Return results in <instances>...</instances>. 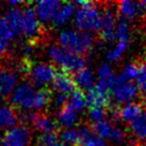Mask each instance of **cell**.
Masks as SVG:
<instances>
[{"label": "cell", "mask_w": 146, "mask_h": 146, "mask_svg": "<svg viewBox=\"0 0 146 146\" xmlns=\"http://www.w3.org/2000/svg\"><path fill=\"white\" fill-rule=\"evenodd\" d=\"M9 54V41L0 38V60L7 59Z\"/></svg>", "instance_id": "e575fe53"}, {"label": "cell", "mask_w": 146, "mask_h": 146, "mask_svg": "<svg viewBox=\"0 0 146 146\" xmlns=\"http://www.w3.org/2000/svg\"><path fill=\"white\" fill-rule=\"evenodd\" d=\"M69 104L73 106V108L77 112L82 111L85 107L88 106L86 102V96H85L84 92L80 89H76L73 93L69 96Z\"/></svg>", "instance_id": "484cf974"}, {"label": "cell", "mask_w": 146, "mask_h": 146, "mask_svg": "<svg viewBox=\"0 0 146 146\" xmlns=\"http://www.w3.org/2000/svg\"><path fill=\"white\" fill-rule=\"evenodd\" d=\"M90 127L92 128L94 133L97 134L99 138L104 139V140L107 138H110V134H111V131L113 128V126L111 125L108 121H105V119L91 123Z\"/></svg>", "instance_id": "d4e9b609"}, {"label": "cell", "mask_w": 146, "mask_h": 146, "mask_svg": "<svg viewBox=\"0 0 146 146\" xmlns=\"http://www.w3.org/2000/svg\"><path fill=\"white\" fill-rule=\"evenodd\" d=\"M61 141L70 146H78L81 142L80 132L77 129H66L59 134Z\"/></svg>", "instance_id": "f1b7e54d"}, {"label": "cell", "mask_w": 146, "mask_h": 146, "mask_svg": "<svg viewBox=\"0 0 146 146\" xmlns=\"http://www.w3.org/2000/svg\"><path fill=\"white\" fill-rule=\"evenodd\" d=\"M128 46H129V41H117L116 45L112 49H110L106 54L107 60H109L111 62H115L119 60Z\"/></svg>", "instance_id": "83f0119b"}, {"label": "cell", "mask_w": 146, "mask_h": 146, "mask_svg": "<svg viewBox=\"0 0 146 146\" xmlns=\"http://www.w3.org/2000/svg\"><path fill=\"white\" fill-rule=\"evenodd\" d=\"M79 116L78 112L73 108V106L69 104V102L62 107L61 109H59V123L60 125L66 128L74 127L78 123Z\"/></svg>", "instance_id": "2e32d148"}, {"label": "cell", "mask_w": 146, "mask_h": 146, "mask_svg": "<svg viewBox=\"0 0 146 146\" xmlns=\"http://www.w3.org/2000/svg\"><path fill=\"white\" fill-rule=\"evenodd\" d=\"M74 10H75V3L73 2H64L60 10L54 16L53 23L56 26H61L64 25L66 21H69V18L72 17L74 14Z\"/></svg>", "instance_id": "603a6c76"}, {"label": "cell", "mask_w": 146, "mask_h": 146, "mask_svg": "<svg viewBox=\"0 0 146 146\" xmlns=\"http://www.w3.org/2000/svg\"><path fill=\"white\" fill-rule=\"evenodd\" d=\"M48 54L52 62L60 65L61 69L68 70L73 74L85 68L86 65V60L84 57L69 52L58 45H52L49 47Z\"/></svg>", "instance_id": "7a4b0ae2"}, {"label": "cell", "mask_w": 146, "mask_h": 146, "mask_svg": "<svg viewBox=\"0 0 146 146\" xmlns=\"http://www.w3.org/2000/svg\"><path fill=\"white\" fill-rule=\"evenodd\" d=\"M28 123L34 127V129L42 133L59 132V122L45 112H33L28 114Z\"/></svg>", "instance_id": "9c48e42d"}, {"label": "cell", "mask_w": 146, "mask_h": 146, "mask_svg": "<svg viewBox=\"0 0 146 146\" xmlns=\"http://www.w3.org/2000/svg\"><path fill=\"white\" fill-rule=\"evenodd\" d=\"M95 3L89 8H79L76 12L75 24L83 32H102V16L95 8Z\"/></svg>", "instance_id": "3957f363"}, {"label": "cell", "mask_w": 146, "mask_h": 146, "mask_svg": "<svg viewBox=\"0 0 146 146\" xmlns=\"http://www.w3.org/2000/svg\"><path fill=\"white\" fill-rule=\"evenodd\" d=\"M111 96L119 104L131 102L137 97L139 93V88L133 81H130L122 75L116 77L111 88Z\"/></svg>", "instance_id": "5b68a950"}, {"label": "cell", "mask_w": 146, "mask_h": 146, "mask_svg": "<svg viewBox=\"0 0 146 146\" xmlns=\"http://www.w3.org/2000/svg\"><path fill=\"white\" fill-rule=\"evenodd\" d=\"M17 122H19V117L17 116L16 109L12 105L3 106L0 108V128L12 129Z\"/></svg>", "instance_id": "e0dca14e"}, {"label": "cell", "mask_w": 146, "mask_h": 146, "mask_svg": "<svg viewBox=\"0 0 146 146\" xmlns=\"http://www.w3.org/2000/svg\"><path fill=\"white\" fill-rule=\"evenodd\" d=\"M36 94L37 91L34 90L30 82L18 85L13 93L12 106L15 109L19 108L23 110H34Z\"/></svg>", "instance_id": "8992f818"}, {"label": "cell", "mask_w": 146, "mask_h": 146, "mask_svg": "<svg viewBox=\"0 0 146 146\" xmlns=\"http://www.w3.org/2000/svg\"><path fill=\"white\" fill-rule=\"evenodd\" d=\"M62 5H63V2H60L57 0H44V1L36 2L35 11H36L38 19L43 23H49L50 21H53L56 14Z\"/></svg>", "instance_id": "4fadbf2b"}, {"label": "cell", "mask_w": 146, "mask_h": 146, "mask_svg": "<svg viewBox=\"0 0 146 146\" xmlns=\"http://www.w3.org/2000/svg\"><path fill=\"white\" fill-rule=\"evenodd\" d=\"M86 102L90 109L109 110L111 107V92L95 86L88 92Z\"/></svg>", "instance_id": "30bf717a"}, {"label": "cell", "mask_w": 146, "mask_h": 146, "mask_svg": "<svg viewBox=\"0 0 146 146\" xmlns=\"http://www.w3.org/2000/svg\"><path fill=\"white\" fill-rule=\"evenodd\" d=\"M2 146H32V133L27 125H18L4 134Z\"/></svg>", "instance_id": "52a82bcc"}, {"label": "cell", "mask_w": 146, "mask_h": 146, "mask_svg": "<svg viewBox=\"0 0 146 146\" xmlns=\"http://www.w3.org/2000/svg\"><path fill=\"white\" fill-rule=\"evenodd\" d=\"M138 70H139V61L134 62V63H130V64H128L125 68H124L122 76L125 77L126 79L130 80V81H132V80H134L135 77H137Z\"/></svg>", "instance_id": "1f68e13d"}, {"label": "cell", "mask_w": 146, "mask_h": 146, "mask_svg": "<svg viewBox=\"0 0 146 146\" xmlns=\"http://www.w3.org/2000/svg\"><path fill=\"white\" fill-rule=\"evenodd\" d=\"M126 133L124 129L119 128V127H113L112 128V131H111V134H110V139L113 141V142L119 143L122 142L123 140L125 139Z\"/></svg>", "instance_id": "d6a6232c"}, {"label": "cell", "mask_w": 146, "mask_h": 146, "mask_svg": "<svg viewBox=\"0 0 146 146\" xmlns=\"http://www.w3.org/2000/svg\"><path fill=\"white\" fill-rule=\"evenodd\" d=\"M17 82L16 75L11 68L0 66V94L5 99L10 97Z\"/></svg>", "instance_id": "5bb4252c"}, {"label": "cell", "mask_w": 146, "mask_h": 146, "mask_svg": "<svg viewBox=\"0 0 146 146\" xmlns=\"http://www.w3.org/2000/svg\"><path fill=\"white\" fill-rule=\"evenodd\" d=\"M143 62H144V63L146 64V54H145V57H144V60H143Z\"/></svg>", "instance_id": "74e56055"}, {"label": "cell", "mask_w": 146, "mask_h": 146, "mask_svg": "<svg viewBox=\"0 0 146 146\" xmlns=\"http://www.w3.org/2000/svg\"><path fill=\"white\" fill-rule=\"evenodd\" d=\"M98 77L99 79L96 83V86L106 91H111V88L115 80V76L113 69L111 68L109 64L100 65V67L98 68Z\"/></svg>", "instance_id": "ac0fdd59"}, {"label": "cell", "mask_w": 146, "mask_h": 146, "mask_svg": "<svg viewBox=\"0 0 146 146\" xmlns=\"http://www.w3.org/2000/svg\"><path fill=\"white\" fill-rule=\"evenodd\" d=\"M56 75H57V70H56L54 64L38 63L35 65L33 64L27 79H29L35 85H46L50 82H53Z\"/></svg>", "instance_id": "ba28073f"}, {"label": "cell", "mask_w": 146, "mask_h": 146, "mask_svg": "<svg viewBox=\"0 0 146 146\" xmlns=\"http://www.w3.org/2000/svg\"><path fill=\"white\" fill-rule=\"evenodd\" d=\"M59 43L65 50L80 57H84L93 48L94 37L89 32L65 30L59 35Z\"/></svg>", "instance_id": "6da1fadb"}, {"label": "cell", "mask_w": 146, "mask_h": 146, "mask_svg": "<svg viewBox=\"0 0 146 146\" xmlns=\"http://www.w3.org/2000/svg\"><path fill=\"white\" fill-rule=\"evenodd\" d=\"M116 14L114 9L105 8L102 13V29L100 35L102 38L108 42L115 41V33H116V26H117Z\"/></svg>", "instance_id": "7c38bea8"}, {"label": "cell", "mask_w": 146, "mask_h": 146, "mask_svg": "<svg viewBox=\"0 0 146 146\" xmlns=\"http://www.w3.org/2000/svg\"><path fill=\"white\" fill-rule=\"evenodd\" d=\"M23 33L27 37L29 43L36 45L41 43L45 35V31L42 25L40 24V19L37 17L35 8H26L24 11V27Z\"/></svg>", "instance_id": "277c9868"}, {"label": "cell", "mask_w": 146, "mask_h": 146, "mask_svg": "<svg viewBox=\"0 0 146 146\" xmlns=\"http://www.w3.org/2000/svg\"><path fill=\"white\" fill-rule=\"evenodd\" d=\"M0 102H1V99H0Z\"/></svg>", "instance_id": "f35d334b"}, {"label": "cell", "mask_w": 146, "mask_h": 146, "mask_svg": "<svg viewBox=\"0 0 146 146\" xmlns=\"http://www.w3.org/2000/svg\"><path fill=\"white\" fill-rule=\"evenodd\" d=\"M134 81L139 90L142 91L143 93H146V64L143 61H139L138 75L134 79Z\"/></svg>", "instance_id": "f546056e"}, {"label": "cell", "mask_w": 146, "mask_h": 146, "mask_svg": "<svg viewBox=\"0 0 146 146\" xmlns=\"http://www.w3.org/2000/svg\"><path fill=\"white\" fill-rule=\"evenodd\" d=\"M74 78H75L77 88L82 90L83 92L84 91L89 92V91H91L92 89L95 88L94 86L93 73H92V70H90L86 67L74 74Z\"/></svg>", "instance_id": "7402d4cb"}, {"label": "cell", "mask_w": 146, "mask_h": 146, "mask_svg": "<svg viewBox=\"0 0 146 146\" xmlns=\"http://www.w3.org/2000/svg\"><path fill=\"white\" fill-rule=\"evenodd\" d=\"M117 12L128 19H133L135 16L142 14L145 9L143 8L141 2L134 3L132 1H121L117 3Z\"/></svg>", "instance_id": "d6986e66"}, {"label": "cell", "mask_w": 146, "mask_h": 146, "mask_svg": "<svg viewBox=\"0 0 146 146\" xmlns=\"http://www.w3.org/2000/svg\"><path fill=\"white\" fill-rule=\"evenodd\" d=\"M130 130L137 138L146 139V113H143L138 119L130 124Z\"/></svg>", "instance_id": "4316f807"}, {"label": "cell", "mask_w": 146, "mask_h": 146, "mask_svg": "<svg viewBox=\"0 0 146 146\" xmlns=\"http://www.w3.org/2000/svg\"><path fill=\"white\" fill-rule=\"evenodd\" d=\"M53 88L59 94H64L69 96L77 89L74 74L68 70L60 68V70L57 72V75L53 80Z\"/></svg>", "instance_id": "8fae6325"}, {"label": "cell", "mask_w": 146, "mask_h": 146, "mask_svg": "<svg viewBox=\"0 0 146 146\" xmlns=\"http://www.w3.org/2000/svg\"><path fill=\"white\" fill-rule=\"evenodd\" d=\"M143 107L142 104L139 102H130L121 108V119L131 124L135 119H138L143 114Z\"/></svg>", "instance_id": "44dd1931"}, {"label": "cell", "mask_w": 146, "mask_h": 146, "mask_svg": "<svg viewBox=\"0 0 146 146\" xmlns=\"http://www.w3.org/2000/svg\"><path fill=\"white\" fill-rule=\"evenodd\" d=\"M7 21L15 35L23 33L24 27V11L21 8L13 7L7 13Z\"/></svg>", "instance_id": "9a60e30c"}, {"label": "cell", "mask_w": 146, "mask_h": 146, "mask_svg": "<svg viewBox=\"0 0 146 146\" xmlns=\"http://www.w3.org/2000/svg\"><path fill=\"white\" fill-rule=\"evenodd\" d=\"M14 36H15V34L11 30L7 19L0 17V38H4V40L9 41V40H12Z\"/></svg>", "instance_id": "4dcf8cb0"}, {"label": "cell", "mask_w": 146, "mask_h": 146, "mask_svg": "<svg viewBox=\"0 0 146 146\" xmlns=\"http://www.w3.org/2000/svg\"><path fill=\"white\" fill-rule=\"evenodd\" d=\"M45 146H69L68 144H66V143H64L63 141H61V139H59L58 141H56V142L53 143H50V144H48V145H45Z\"/></svg>", "instance_id": "d590c367"}, {"label": "cell", "mask_w": 146, "mask_h": 146, "mask_svg": "<svg viewBox=\"0 0 146 146\" xmlns=\"http://www.w3.org/2000/svg\"><path fill=\"white\" fill-rule=\"evenodd\" d=\"M90 119L92 123L98 122V121H102L106 116V110L104 109H90L89 112Z\"/></svg>", "instance_id": "836d02e7"}, {"label": "cell", "mask_w": 146, "mask_h": 146, "mask_svg": "<svg viewBox=\"0 0 146 146\" xmlns=\"http://www.w3.org/2000/svg\"><path fill=\"white\" fill-rule=\"evenodd\" d=\"M79 132L81 142L78 146H107L105 140L94 133L90 126H82L79 129Z\"/></svg>", "instance_id": "ffe728a7"}, {"label": "cell", "mask_w": 146, "mask_h": 146, "mask_svg": "<svg viewBox=\"0 0 146 146\" xmlns=\"http://www.w3.org/2000/svg\"><path fill=\"white\" fill-rule=\"evenodd\" d=\"M141 4L143 5V8L146 10V1H141Z\"/></svg>", "instance_id": "8d00e7d4"}, {"label": "cell", "mask_w": 146, "mask_h": 146, "mask_svg": "<svg viewBox=\"0 0 146 146\" xmlns=\"http://www.w3.org/2000/svg\"><path fill=\"white\" fill-rule=\"evenodd\" d=\"M51 99H52V91L47 86L40 89L36 94V100H35L34 110L45 109L51 102Z\"/></svg>", "instance_id": "cb8c5ba5"}]
</instances>
